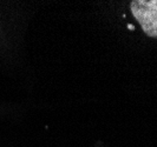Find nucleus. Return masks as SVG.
Instances as JSON below:
<instances>
[{
    "instance_id": "1",
    "label": "nucleus",
    "mask_w": 157,
    "mask_h": 147,
    "mask_svg": "<svg viewBox=\"0 0 157 147\" xmlns=\"http://www.w3.org/2000/svg\"><path fill=\"white\" fill-rule=\"evenodd\" d=\"M130 8L143 32L150 38H157V0H132Z\"/></svg>"
},
{
    "instance_id": "2",
    "label": "nucleus",
    "mask_w": 157,
    "mask_h": 147,
    "mask_svg": "<svg viewBox=\"0 0 157 147\" xmlns=\"http://www.w3.org/2000/svg\"><path fill=\"white\" fill-rule=\"evenodd\" d=\"M128 28H129V30H131V31H134L135 26L134 25H131V24H129V25H128Z\"/></svg>"
}]
</instances>
